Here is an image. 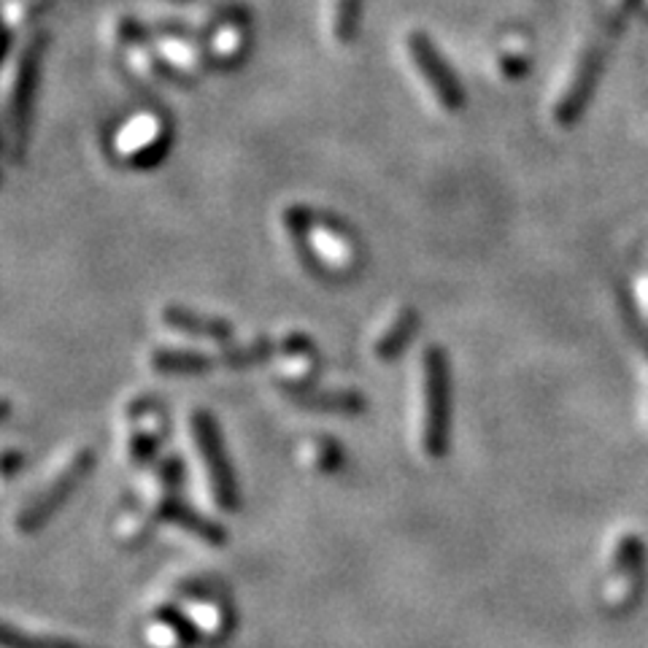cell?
Instances as JSON below:
<instances>
[{
    "label": "cell",
    "mask_w": 648,
    "mask_h": 648,
    "mask_svg": "<svg viewBox=\"0 0 648 648\" xmlns=\"http://www.w3.org/2000/svg\"><path fill=\"white\" fill-rule=\"evenodd\" d=\"M92 465H96V455H92V449H79L77 455L68 459L58 473H54L52 481H49L47 487H43L41 492L36 495L20 514H17V521H14L17 530L20 532L41 530V527L52 519V514L58 511L62 502L73 495V489L84 481L87 473L92 470Z\"/></svg>",
    "instance_id": "obj_7"
},
{
    "label": "cell",
    "mask_w": 648,
    "mask_h": 648,
    "mask_svg": "<svg viewBox=\"0 0 648 648\" xmlns=\"http://www.w3.org/2000/svg\"><path fill=\"white\" fill-rule=\"evenodd\" d=\"M17 459H20V455H17V451H6V457H3V473H6V476L14 473Z\"/></svg>",
    "instance_id": "obj_20"
},
{
    "label": "cell",
    "mask_w": 648,
    "mask_h": 648,
    "mask_svg": "<svg viewBox=\"0 0 648 648\" xmlns=\"http://www.w3.org/2000/svg\"><path fill=\"white\" fill-rule=\"evenodd\" d=\"M303 457L313 470H319V473H330V470H336L338 465H341L343 451L332 438H313L306 443Z\"/></svg>",
    "instance_id": "obj_17"
},
{
    "label": "cell",
    "mask_w": 648,
    "mask_h": 648,
    "mask_svg": "<svg viewBox=\"0 0 648 648\" xmlns=\"http://www.w3.org/2000/svg\"><path fill=\"white\" fill-rule=\"evenodd\" d=\"M166 147H168L166 128H162L160 119L152 114L136 117L117 138L119 152L141 168L152 166V162L160 160V157L166 154Z\"/></svg>",
    "instance_id": "obj_11"
},
{
    "label": "cell",
    "mask_w": 648,
    "mask_h": 648,
    "mask_svg": "<svg viewBox=\"0 0 648 648\" xmlns=\"http://www.w3.org/2000/svg\"><path fill=\"white\" fill-rule=\"evenodd\" d=\"M646 589V544L638 532H621L608 559L602 606L610 614H627L638 606Z\"/></svg>",
    "instance_id": "obj_4"
},
{
    "label": "cell",
    "mask_w": 648,
    "mask_h": 648,
    "mask_svg": "<svg viewBox=\"0 0 648 648\" xmlns=\"http://www.w3.org/2000/svg\"><path fill=\"white\" fill-rule=\"evenodd\" d=\"M362 20V0H336L332 6V36L341 43L355 41Z\"/></svg>",
    "instance_id": "obj_16"
},
{
    "label": "cell",
    "mask_w": 648,
    "mask_h": 648,
    "mask_svg": "<svg viewBox=\"0 0 648 648\" xmlns=\"http://www.w3.org/2000/svg\"><path fill=\"white\" fill-rule=\"evenodd\" d=\"M3 646L6 648H79V646H73V644H66V640L36 638V635L17 632V629L11 627V625L3 627Z\"/></svg>",
    "instance_id": "obj_19"
},
{
    "label": "cell",
    "mask_w": 648,
    "mask_h": 648,
    "mask_svg": "<svg viewBox=\"0 0 648 648\" xmlns=\"http://www.w3.org/2000/svg\"><path fill=\"white\" fill-rule=\"evenodd\" d=\"M644 355H646V357H648V346H644Z\"/></svg>",
    "instance_id": "obj_22"
},
{
    "label": "cell",
    "mask_w": 648,
    "mask_h": 648,
    "mask_svg": "<svg viewBox=\"0 0 648 648\" xmlns=\"http://www.w3.org/2000/svg\"><path fill=\"white\" fill-rule=\"evenodd\" d=\"M149 362L162 376H203L217 368L213 357L192 349H154Z\"/></svg>",
    "instance_id": "obj_13"
},
{
    "label": "cell",
    "mask_w": 648,
    "mask_h": 648,
    "mask_svg": "<svg viewBox=\"0 0 648 648\" xmlns=\"http://www.w3.org/2000/svg\"><path fill=\"white\" fill-rule=\"evenodd\" d=\"M147 514L152 516L154 521H171V525L181 527V530L198 535L203 544L209 546H222L225 544V530L217 525V521L206 519L203 514L195 511L192 506H187L176 489H157L152 497H149V508Z\"/></svg>",
    "instance_id": "obj_10"
},
{
    "label": "cell",
    "mask_w": 648,
    "mask_h": 648,
    "mask_svg": "<svg viewBox=\"0 0 648 648\" xmlns=\"http://www.w3.org/2000/svg\"><path fill=\"white\" fill-rule=\"evenodd\" d=\"M179 3H192V0H179Z\"/></svg>",
    "instance_id": "obj_21"
},
{
    "label": "cell",
    "mask_w": 648,
    "mask_h": 648,
    "mask_svg": "<svg viewBox=\"0 0 648 648\" xmlns=\"http://www.w3.org/2000/svg\"><path fill=\"white\" fill-rule=\"evenodd\" d=\"M419 332V311L417 308H402L398 317L392 319V325L381 332L379 341H376V357L379 360H398L406 351V346L413 341V336Z\"/></svg>",
    "instance_id": "obj_14"
},
{
    "label": "cell",
    "mask_w": 648,
    "mask_h": 648,
    "mask_svg": "<svg viewBox=\"0 0 648 648\" xmlns=\"http://www.w3.org/2000/svg\"><path fill=\"white\" fill-rule=\"evenodd\" d=\"M285 351V343L273 341V338H255L249 343H238V346H228L222 355L225 368H255V365L268 362L270 357L281 355Z\"/></svg>",
    "instance_id": "obj_15"
},
{
    "label": "cell",
    "mask_w": 648,
    "mask_h": 648,
    "mask_svg": "<svg viewBox=\"0 0 648 648\" xmlns=\"http://www.w3.org/2000/svg\"><path fill=\"white\" fill-rule=\"evenodd\" d=\"M295 406L306 408L311 413H341V417H357L365 408V398L355 389L317 387L308 379H285L279 383Z\"/></svg>",
    "instance_id": "obj_9"
},
{
    "label": "cell",
    "mask_w": 648,
    "mask_h": 648,
    "mask_svg": "<svg viewBox=\"0 0 648 648\" xmlns=\"http://www.w3.org/2000/svg\"><path fill=\"white\" fill-rule=\"evenodd\" d=\"M162 322L168 330L181 332V336L198 338V341H217V343H230L232 338V325L228 319L211 317V313L192 311V308L171 303L162 308Z\"/></svg>",
    "instance_id": "obj_12"
},
{
    "label": "cell",
    "mask_w": 648,
    "mask_h": 648,
    "mask_svg": "<svg viewBox=\"0 0 648 648\" xmlns=\"http://www.w3.org/2000/svg\"><path fill=\"white\" fill-rule=\"evenodd\" d=\"M185 614L190 616V621L195 627L200 629V632H209L217 638V635L225 632V619H222V610H219L213 602H206V600H190L185 606Z\"/></svg>",
    "instance_id": "obj_18"
},
{
    "label": "cell",
    "mask_w": 648,
    "mask_h": 648,
    "mask_svg": "<svg viewBox=\"0 0 648 648\" xmlns=\"http://www.w3.org/2000/svg\"><path fill=\"white\" fill-rule=\"evenodd\" d=\"M640 0H616L608 9V14L602 17V22L597 24V30L591 33V39L587 41V47L578 54L576 66H572L568 84H565V92L559 96L557 103H554V119L557 124H568L581 119L584 111H587L591 96H595L597 84H600L602 68H606V60L614 49L616 39L621 36L625 24L629 20L635 9H638Z\"/></svg>",
    "instance_id": "obj_1"
},
{
    "label": "cell",
    "mask_w": 648,
    "mask_h": 648,
    "mask_svg": "<svg viewBox=\"0 0 648 648\" xmlns=\"http://www.w3.org/2000/svg\"><path fill=\"white\" fill-rule=\"evenodd\" d=\"M451 408V379L449 357L443 346H427L421 360V449L427 457L438 459L449 446V413Z\"/></svg>",
    "instance_id": "obj_3"
},
{
    "label": "cell",
    "mask_w": 648,
    "mask_h": 648,
    "mask_svg": "<svg viewBox=\"0 0 648 648\" xmlns=\"http://www.w3.org/2000/svg\"><path fill=\"white\" fill-rule=\"evenodd\" d=\"M190 430L200 451V462H203L213 502L222 511H236L241 506V495H238L236 473H232L228 451H225L222 436H219V425L209 411H195L190 417Z\"/></svg>",
    "instance_id": "obj_5"
},
{
    "label": "cell",
    "mask_w": 648,
    "mask_h": 648,
    "mask_svg": "<svg viewBox=\"0 0 648 648\" xmlns=\"http://www.w3.org/2000/svg\"><path fill=\"white\" fill-rule=\"evenodd\" d=\"M406 47H408V54H411L413 62H417L421 79L427 81V87L432 90V96L438 98V103L443 106L446 111H459L465 103V90H462V81L455 71H451V66L446 62L443 54L438 52L436 41L430 39L427 33H408L406 39Z\"/></svg>",
    "instance_id": "obj_8"
},
{
    "label": "cell",
    "mask_w": 648,
    "mask_h": 648,
    "mask_svg": "<svg viewBox=\"0 0 648 648\" xmlns=\"http://www.w3.org/2000/svg\"><path fill=\"white\" fill-rule=\"evenodd\" d=\"M49 33H36L28 41V47L22 49L20 66H17V79L14 90H11L9 100V124H11V152L14 160H22L24 147H28L30 136V119H33V100H36V87H39V73H41V58L47 52Z\"/></svg>",
    "instance_id": "obj_6"
},
{
    "label": "cell",
    "mask_w": 648,
    "mask_h": 648,
    "mask_svg": "<svg viewBox=\"0 0 648 648\" xmlns=\"http://www.w3.org/2000/svg\"><path fill=\"white\" fill-rule=\"evenodd\" d=\"M285 225L300 260L317 276H341L357 262L351 232L332 213H319L306 206H292Z\"/></svg>",
    "instance_id": "obj_2"
}]
</instances>
